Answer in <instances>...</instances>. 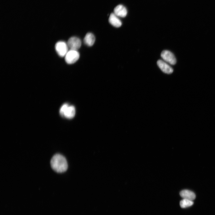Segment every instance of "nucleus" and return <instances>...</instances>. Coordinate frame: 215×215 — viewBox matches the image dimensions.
I'll return each mask as SVG.
<instances>
[{
  "mask_svg": "<svg viewBox=\"0 0 215 215\" xmlns=\"http://www.w3.org/2000/svg\"><path fill=\"white\" fill-rule=\"evenodd\" d=\"M50 164L52 169L58 173L66 171L68 168L66 159L63 155L59 154L53 156L51 160Z\"/></svg>",
  "mask_w": 215,
  "mask_h": 215,
  "instance_id": "nucleus-1",
  "label": "nucleus"
},
{
  "mask_svg": "<svg viewBox=\"0 0 215 215\" xmlns=\"http://www.w3.org/2000/svg\"><path fill=\"white\" fill-rule=\"evenodd\" d=\"M80 55L77 50L70 49L65 55V60L68 64H73L79 59Z\"/></svg>",
  "mask_w": 215,
  "mask_h": 215,
  "instance_id": "nucleus-2",
  "label": "nucleus"
},
{
  "mask_svg": "<svg viewBox=\"0 0 215 215\" xmlns=\"http://www.w3.org/2000/svg\"><path fill=\"white\" fill-rule=\"evenodd\" d=\"M68 48L67 44L64 41L58 42L55 46L56 52L61 57L65 56L69 51Z\"/></svg>",
  "mask_w": 215,
  "mask_h": 215,
  "instance_id": "nucleus-3",
  "label": "nucleus"
},
{
  "mask_svg": "<svg viewBox=\"0 0 215 215\" xmlns=\"http://www.w3.org/2000/svg\"><path fill=\"white\" fill-rule=\"evenodd\" d=\"M161 56L164 61L169 64L174 65L176 63V59L174 54L169 51H163L161 54Z\"/></svg>",
  "mask_w": 215,
  "mask_h": 215,
  "instance_id": "nucleus-4",
  "label": "nucleus"
},
{
  "mask_svg": "<svg viewBox=\"0 0 215 215\" xmlns=\"http://www.w3.org/2000/svg\"><path fill=\"white\" fill-rule=\"evenodd\" d=\"M69 48L71 50H77L81 46V42L79 38L76 37H72L69 39L67 42Z\"/></svg>",
  "mask_w": 215,
  "mask_h": 215,
  "instance_id": "nucleus-5",
  "label": "nucleus"
},
{
  "mask_svg": "<svg viewBox=\"0 0 215 215\" xmlns=\"http://www.w3.org/2000/svg\"><path fill=\"white\" fill-rule=\"evenodd\" d=\"M157 65L161 70L164 73L170 74L173 73V69L166 62L161 60H159Z\"/></svg>",
  "mask_w": 215,
  "mask_h": 215,
  "instance_id": "nucleus-6",
  "label": "nucleus"
},
{
  "mask_svg": "<svg viewBox=\"0 0 215 215\" xmlns=\"http://www.w3.org/2000/svg\"><path fill=\"white\" fill-rule=\"evenodd\" d=\"M114 13L118 16L124 17L127 15V11L126 8L124 6L119 5L114 8Z\"/></svg>",
  "mask_w": 215,
  "mask_h": 215,
  "instance_id": "nucleus-7",
  "label": "nucleus"
},
{
  "mask_svg": "<svg viewBox=\"0 0 215 215\" xmlns=\"http://www.w3.org/2000/svg\"><path fill=\"white\" fill-rule=\"evenodd\" d=\"M118 17L114 13H112L111 14L109 19V23L116 28L120 27L122 24L121 21Z\"/></svg>",
  "mask_w": 215,
  "mask_h": 215,
  "instance_id": "nucleus-8",
  "label": "nucleus"
},
{
  "mask_svg": "<svg viewBox=\"0 0 215 215\" xmlns=\"http://www.w3.org/2000/svg\"><path fill=\"white\" fill-rule=\"evenodd\" d=\"M181 197L184 199L191 201L194 200L196 198V195L194 192L188 190H184L180 193Z\"/></svg>",
  "mask_w": 215,
  "mask_h": 215,
  "instance_id": "nucleus-9",
  "label": "nucleus"
},
{
  "mask_svg": "<svg viewBox=\"0 0 215 215\" xmlns=\"http://www.w3.org/2000/svg\"><path fill=\"white\" fill-rule=\"evenodd\" d=\"M95 38L94 35L91 33H88L85 36L84 39L85 44L89 46H92L94 44Z\"/></svg>",
  "mask_w": 215,
  "mask_h": 215,
  "instance_id": "nucleus-10",
  "label": "nucleus"
},
{
  "mask_svg": "<svg viewBox=\"0 0 215 215\" xmlns=\"http://www.w3.org/2000/svg\"><path fill=\"white\" fill-rule=\"evenodd\" d=\"M75 114V109L74 106L69 105L65 112L64 117L68 119H71L74 118Z\"/></svg>",
  "mask_w": 215,
  "mask_h": 215,
  "instance_id": "nucleus-11",
  "label": "nucleus"
},
{
  "mask_svg": "<svg viewBox=\"0 0 215 215\" xmlns=\"http://www.w3.org/2000/svg\"><path fill=\"white\" fill-rule=\"evenodd\" d=\"M194 204L192 201L184 199L180 202L181 207L183 208H186L192 206Z\"/></svg>",
  "mask_w": 215,
  "mask_h": 215,
  "instance_id": "nucleus-12",
  "label": "nucleus"
},
{
  "mask_svg": "<svg viewBox=\"0 0 215 215\" xmlns=\"http://www.w3.org/2000/svg\"><path fill=\"white\" fill-rule=\"evenodd\" d=\"M69 106V105L68 104H64L61 107L60 109V115L63 117H64L65 112Z\"/></svg>",
  "mask_w": 215,
  "mask_h": 215,
  "instance_id": "nucleus-13",
  "label": "nucleus"
}]
</instances>
